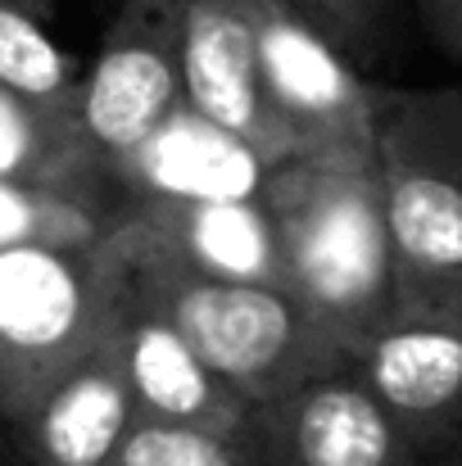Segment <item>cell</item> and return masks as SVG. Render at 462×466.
<instances>
[{
    "label": "cell",
    "instance_id": "cell-1",
    "mask_svg": "<svg viewBox=\"0 0 462 466\" xmlns=\"http://www.w3.org/2000/svg\"><path fill=\"white\" fill-rule=\"evenodd\" d=\"M263 204L282 245V290L358 358L395 317L381 158H282Z\"/></svg>",
    "mask_w": 462,
    "mask_h": 466
},
{
    "label": "cell",
    "instance_id": "cell-2",
    "mask_svg": "<svg viewBox=\"0 0 462 466\" xmlns=\"http://www.w3.org/2000/svg\"><path fill=\"white\" fill-rule=\"evenodd\" d=\"M105 249L118 277L141 299H150L190 339V349L254 408H268L295 385L354 362L282 286L200 277L168 258L128 218H118Z\"/></svg>",
    "mask_w": 462,
    "mask_h": 466
},
{
    "label": "cell",
    "instance_id": "cell-3",
    "mask_svg": "<svg viewBox=\"0 0 462 466\" xmlns=\"http://www.w3.org/2000/svg\"><path fill=\"white\" fill-rule=\"evenodd\" d=\"M109 330L105 240L0 254V426H14Z\"/></svg>",
    "mask_w": 462,
    "mask_h": 466
},
{
    "label": "cell",
    "instance_id": "cell-4",
    "mask_svg": "<svg viewBox=\"0 0 462 466\" xmlns=\"http://www.w3.org/2000/svg\"><path fill=\"white\" fill-rule=\"evenodd\" d=\"M250 23L263 91L295 146V158H381L385 86L331 46L291 0H236Z\"/></svg>",
    "mask_w": 462,
    "mask_h": 466
},
{
    "label": "cell",
    "instance_id": "cell-5",
    "mask_svg": "<svg viewBox=\"0 0 462 466\" xmlns=\"http://www.w3.org/2000/svg\"><path fill=\"white\" fill-rule=\"evenodd\" d=\"M181 105V0H118L100 50L82 64V141L100 163H114Z\"/></svg>",
    "mask_w": 462,
    "mask_h": 466
},
{
    "label": "cell",
    "instance_id": "cell-6",
    "mask_svg": "<svg viewBox=\"0 0 462 466\" xmlns=\"http://www.w3.org/2000/svg\"><path fill=\"white\" fill-rule=\"evenodd\" d=\"M395 317H462V181L381 123Z\"/></svg>",
    "mask_w": 462,
    "mask_h": 466
},
{
    "label": "cell",
    "instance_id": "cell-7",
    "mask_svg": "<svg viewBox=\"0 0 462 466\" xmlns=\"http://www.w3.org/2000/svg\"><path fill=\"white\" fill-rule=\"evenodd\" d=\"M105 272H109V330L105 335L114 339L118 362L128 371L137 417L250 440L259 431V408L245 403L190 349V339L118 277V268L109 263V249H105Z\"/></svg>",
    "mask_w": 462,
    "mask_h": 466
},
{
    "label": "cell",
    "instance_id": "cell-8",
    "mask_svg": "<svg viewBox=\"0 0 462 466\" xmlns=\"http://www.w3.org/2000/svg\"><path fill=\"white\" fill-rule=\"evenodd\" d=\"M254 444L259 466H431L354 362L259 408Z\"/></svg>",
    "mask_w": 462,
    "mask_h": 466
},
{
    "label": "cell",
    "instance_id": "cell-9",
    "mask_svg": "<svg viewBox=\"0 0 462 466\" xmlns=\"http://www.w3.org/2000/svg\"><path fill=\"white\" fill-rule=\"evenodd\" d=\"M354 371L431 462L462 440V317H390Z\"/></svg>",
    "mask_w": 462,
    "mask_h": 466
},
{
    "label": "cell",
    "instance_id": "cell-10",
    "mask_svg": "<svg viewBox=\"0 0 462 466\" xmlns=\"http://www.w3.org/2000/svg\"><path fill=\"white\" fill-rule=\"evenodd\" d=\"M181 91L186 109L241 137L263 158H295V146L263 91L254 36L236 0H181Z\"/></svg>",
    "mask_w": 462,
    "mask_h": 466
},
{
    "label": "cell",
    "instance_id": "cell-11",
    "mask_svg": "<svg viewBox=\"0 0 462 466\" xmlns=\"http://www.w3.org/2000/svg\"><path fill=\"white\" fill-rule=\"evenodd\" d=\"M272 158H263L241 137L200 118L195 109H177L150 137L123 158L105 163L109 181L123 199H168V204H204V199H263Z\"/></svg>",
    "mask_w": 462,
    "mask_h": 466
},
{
    "label": "cell",
    "instance_id": "cell-12",
    "mask_svg": "<svg viewBox=\"0 0 462 466\" xmlns=\"http://www.w3.org/2000/svg\"><path fill=\"white\" fill-rule=\"evenodd\" d=\"M132 426V385L114 339L105 335L9 431L23 466H105Z\"/></svg>",
    "mask_w": 462,
    "mask_h": 466
},
{
    "label": "cell",
    "instance_id": "cell-13",
    "mask_svg": "<svg viewBox=\"0 0 462 466\" xmlns=\"http://www.w3.org/2000/svg\"><path fill=\"white\" fill-rule=\"evenodd\" d=\"M123 218L137 222L168 258L200 277L282 286V245L263 199H123Z\"/></svg>",
    "mask_w": 462,
    "mask_h": 466
},
{
    "label": "cell",
    "instance_id": "cell-14",
    "mask_svg": "<svg viewBox=\"0 0 462 466\" xmlns=\"http://www.w3.org/2000/svg\"><path fill=\"white\" fill-rule=\"evenodd\" d=\"M123 218L109 172L82 177H9L0 181V254L5 249H91Z\"/></svg>",
    "mask_w": 462,
    "mask_h": 466
},
{
    "label": "cell",
    "instance_id": "cell-15",
    "mask_svg": "<svg viewBox=\"0 0 462 466\" xmlns=\"http://www.w3.org/2000/svg\"><path fill=\"white\" fill-rule=\"evenodd\" d=\"M105 163L82 141L77 114L32 105L0 86V181L9 177H82Z\"/></svg>",
    "mask_w": 462,
    "mask_h": 466
},
{
    "label": "cell",
    "instance_id": "cell-16",
    "mask_svg": "<svg viewBox=\"0 0 462 466\" xmlns=\"http://www.w3.org/2000/svg\"><path fill=\"white\" fill-rule=\"evenodd\" d=\"M77 82L82 64L55 41V32L18 0H0V86L32 105L77 114Z\"/></svg>",
    "mask_w": 462,
    "mask_h": 466
},
{
    "label": "cell",
    "instance_id": "cell-17",
    "mask_svg": "<svg viewBox=\"0 0 462 466\" xmlns=\"http://www.w3.org/2000/svg\"><path fill=\"white\" fill-rule=\"evenodd\" d=\"M105 466H259V444L236 435H213L195 426L141 421L128 431L118 453Z\"/></svg>",
    "mask_w": 462,
    "mask_h": 466
},
{
    "label": "cell",
    "instance_id": "cell-18",
    "mask_svg": "<svg viewBox=\"0 0 462 466\" xmlns=\"http://www.w3.org/2000/svg\"><path fill=\"white\" fill-rule=\"evenodd\" d=\"M381 123L399 137H408L417 150L449 167L462 181V91L458 86H431V91H408V86H385V109Z\"/></svg>",
    "mask_w": 462,
    "mask_h": 466
},
{
    "label": "cell",
    "instance_id": "cell-19",
    "mask_svg": "<svg viewBox=\"0 0 462 466\" xmlns=\"http://www.w3.org/2000/svg\"><path fill=\"white\" fill-rule=\"evenodd\" d=\"M291 5L331 46H340L363 73L376 68L395 50L404 0H291Z\"/></svg>",
    "mask_w": 462,
    "mask_h": 466
},
{
    "label": "cell",
    "instance_id": "cell-20",
    "mask_svg": "<svg viewBox=\"0 0 462 466\" xmlns=\"http://www.w3.org/2000/svg\"><path fill=\"white\" fill-rule=\"evenodd\" d=\"M408 5H413L426 41L445 59L462 64V0H408Z\"/></svg>",
    "mask_w": 462,
    "mask_h": 466
},
{
    "label": "cell",
    "instance_id": "cell-21",
    "mask_svg": "<svg viewBox=\"0 0 462 466\" xmlns=\"http://www.w3.org/2000/svg\"><path fill=\"white\" fill-rule=\"evenodd\" d=\"M431 466H462V440H454V444H449Z\"/></svg>",
    "mask_w": 462,
    "mask_h": 466
},
{
    "label": "cell",
    "instance_id": "cell-22",
    "mask_svg": "<svg viewBox=\"0 0 462 466\" xmlns=\"http://www.w3.org/2000/svg\"><path fill=\"white\" fill-rule=\"evenodd\" d=\"M5 466H23V462H18V458H14V462H5Z\"/></svg>",
    "mask_w": 462,
    "mask_h": 466
},
{
    "label": "cell",
    "instance_id": "cell-23",
    "mask_svg": "<svg viewBox=\"0 0 462 466\" xmlns=\"http://www.w3.org/2000/svg\"><path fill=\"white\" fill-rule=\"evenodd\" d=\"M458 91H462V82H458Z\"/></svg>",
    "mask_w": 462,
    "mask_h": 466
}]
</instances>
